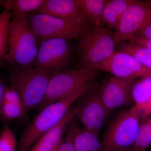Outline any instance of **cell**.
<instances>
[{
  "instance_id": "2",
  "label": "cell",
  "mask_w": 151,
  "mask_h": 151,
  "mask_svg": "<svg viewBox=\"0 0 151 151\" xmlns=\"http://www.w3.org/2000/svg\"><path fill=\"white\" fill-rule=\"evenodd\" d=\"M29 26L39 45L49 39L78 40L93 25L81 18H58L33 12L26 15Z\"/></svg>"
},
{
  "instance_id": "16",
  "label": "cell",
  "mask_w": 151,
  "mask_h": 151,
  "mask_svg": "<svg viewBox=\"0 0 151 151\" xmlns=\"http://www.w3.org/2000/svg\"><path fill=\"white\" fill-rule=\"evenodd\" d=\"M107 0H78L79 8L94 26L102 27L103 10Z\"/></svg>"
},
{
  "instance_id": "19",
  "label": "cell",
  "mask_w": 151,
  "mask_h": 151,
  "mask_svg": "<svg viewBox=\"0 0 151 151\" xmlns=\"http://www.w3.org/2000/svg\"><path fill=\"white\" fill-rule=\"evenodd\" d=\"M151 96V74L136 79L131 89V97L135 106L142 105Z\"/></svg>"
},
{
  "instance_id": "23",
  "label": "cell",
  "mask_w": 151,
  "mask_h": 151,
  "mask_svg": "<svg viewBox=\"0 0 151 151\" xmlns=\"http://www.w3.org/2000/svg\"><path fill=\"white\" fill-rule=\"evenodd\" d=\"M28 113L22 101L3 102L1 108V119L3 121L23 119Z\"/></svg>"
},
{
  "instance_id": "4",
  "label": "cell",
  "mask_w": 151,
  "mask_h": 151,
  "mask_svg": "<svg viewBox=\"0 0 151 151\" xmlns=\"http://www.w3.org/2000/svg\"><path fill=\"white\" fill-rule=\"evenodd\" d=\"M78 41V62L76 69H90L116 51L114 32L105 27H91Z\"/></svg>"
},
{
  "instance_id": "7",
  "label": "cell",
  "mask_w": 151,
  "mask_h": 151,
  "mask_svg": "<svg viewBox=\"0 0 151 151\" xmlns=\"http://www.w3.org/2000/svg\"><path fill=\"white\" fill-rule=\"evenodd\" d=\"M140 124V115L136 106L119 113L103 136L102 151L132 146L137 139Z\"/></svg>"
},
{
  "instance_id": "30",
  "label": "cell",
  "mask_w": 151,
  "mask_h": 151,
  "mask_svg": "<svg viewBox=\"0 0 151 151\" xmlns=\"http://www.w3.org/2000/svg\"><path fill=\"white\" fill-rule=\"evenodd\" d=\"M112 151H134V150L132 148V146H129V147L120 148Z\"/></svg>"
},
{
  "instance_id": "31",
  "label": "cell",
  "mask_w": 151,
  "mask_h": 151,
  "mask_svg": "<svg viewBox=\"0 0 151 151\" xmlns=\"http://www.w3.org/2000/svg\"><path fill=\"white\" fill-rule=\"evenodd\" d=\"M148 6L150 7L151 9V0H149V1H145L144 2Z\"/></svg>"
},
{
  "instance_id": "6",
  "label": "cell",
  "mask_w": 151,
  "mask_h": 151,
  "mask_svg": "<svg viewBox=\"0 0 151 151\" xmlns=\"http://www.w3.org/2000/svg\"><path fill=\"white\" fill-rule=\"evenodd\" d=\"M99 72L92 69H75L52 73L46 94L38 108L40 111L94 82Z\"/></svg>"
},
{
  "instance_id": "3",
  "label": "cell",
  "mask_w": 151,
  "mask_h": 151,
  "mask_svg": "<svg viewBox=\"0 0 151 151\" xmlns=\"http://www.w3.org/2000/svg\"><path fill=\"white\" fill-rule=\"evenodd\" d=\"M38 51L37 40L29 26L26 16L12 17L5 60L10 66L32 68Z\"/></svg>"
},
{
  "instance_id": "12",
  "label": "cell",
  "mask_w": 151,
  "mask_h": 151,
  "mask_svg": "<svg viewBox=\"0 0 151 151\" xmlns=\"http://www.w3.org/2000/svg\"><path fill=\"white\" fill-rule=\"evenodd\" d=\"M135 80L113 76L103 81L99 91L102 102L109 114L117 108L131 105V89Z\"/></svg>"
},
{
  "instance_id": "27",
  "label": "cell",
  "mask_w": 151,
  "mask_h": 151,
  "mask_svg": "<svg viewBox=\"0 0 151 151\" xmlns=\"http://www.w3.org/2000/svg\"><path fill=\"white\" fill-rule=\"evenodd\" d=\"M128 42L138 46L146 47L151 49V41L144 39L137 36H132L129 39Z\"/></svg>"
},
{
  "instance_id": "26",
  "label": "cell",
  "mask_w": 151,
  "mask_h": 151,
  "mask_svg": "<svg viewBox=\"0 0 151 151\" xmlns=\"http://www.w3.org/2000/svg\"><path fill=\"white\" fill-rule=\"evenodd\" d=\"M136 107L139 112L141 122H142L151 115V96L146 103L140 106Z\"/></svg>"
},
{
  "instance_id": "21",
  "label": "cell",
  "mask_w": 151,
  "mask_h": 151,
  "mask_svg": "<svg viewBox=\"0 0 151 151\" xmlns=\"http://www.w3.org/2000/svg\"><path fill=\"white\" fill-rule=\"evenodd\" d=\"M151 145V115L141 122L136 141L132 146L134 151H145Z\"/></svg>"
},
{
  "instance_id": "9",
  "label": "cell",
  "mask_w": 151,
  "mask_h": 151,
  "mask_svg": "<svg viewBox=\"0 0 151 151\" xmlns=\"http://www.w3.org/2000/svg\"><path fill=\"white\" fill-rule=\"evenodd\" d=\"M151 23V9L145 2L134 0L123 14L114 32L115 46L126 42Z\"/></svg>"
},
{
  "instance_id": "24",
  "label": "cell",
  "mask_w": 151,
  "mask_h": 151,
  "mask_svg": "<svg viewBox=\"0 0 151 151\" xmlns=\"http://www.w3.org/2000/svg\"><path fill=\"white\" fill-rule=\"evenodd\" d=\"M17 143L13 131L5 125L0 134V151H17Z\"/></svg>"
},
{
  "instance_id": "5",
  "label": "cell",
  "mask_w": 151,
  "mask_h": 151,
  "mask_svg": "<svg viewBox=\"0 0 151 151\" xmlns=\"http://www.w3.org/2000/svg\"><path fill=\"white\" fill-rule=\"evenodd\" d=\"M10 66L11 86L18 93L27 111L39 108L46 94L52 73L32 68Z\"/></svg>"
},
{
  "instance_id": "22",
  "label": "cell",
  "mask_w": 151,
  "mask_h": 151,
  "mask_svg": "<svg viewBox=\"0 0 151 151\" xmlns=\"http://www.w3.org/2000/svg\"><path fill=\"white\" fill-rule=\"evenodd\" d=\"M45 0H12L11 1L12 17L26 15L37 11Z\"/></svg>"
},
{
  "instance_id": "29",
  "label": "cell",
  "mask_w": 151,
  "mask_h": 151,
  "mask_svg": "<svg viewBox=\"0 0 151 151\" xmlns=\"http://www.w3.org/2000/svg\"><path fill=\"white\" fill-rule=\"evenodd\" d=\"M1 77L0 76V119H1V108L2 104L3 97L6 89L8 87Z\"/></svg>"
},
{
  "instance_id": "20",
  "label": "cell",
  "mask_w": 151,
  "mask_h": 151,
  "mask_svg": "<svg viewBox=\"0 0 151 151\" xmlns=\"http://www.w3.org/2000/svg\"><path fill=\"white\" fill-rule=\"evenodd\" d=\"M118 51L130 55L146 67L151 69V49L138 46L129 42H123L117 46Z\"/></svg>"
},
{
  "instance_id": "32",
  "label": "cell",
  "mask_w": 151,
  "mask_h": 151,
  "mask_svg": "<svg viewBox=\"0 0 151 151\" xmlns=\"http://www.w3.org/2000/svg\"><path fill=\"white\" fill-rule=\"evenodd\" d=\"M60 146V145L59 147H58L57 148H56L55 149H54V150H51L50 151H59Z\"/></svg>"
},
{
  "instance_id": "18",
  "label": "cell",
  "mask_w": 151,
  "mask_h": 151,
  "mask_svg": "<svg viewBox=\"0 0 151 151\" xmlns=\"http://www.w3.org/2000/svg\"><path fill=\"white\" fill-rule=\"evenodd\" d=\"M76 151H102V144L94 133L77 127L74 136Z\"/></svg>"
},
{
  "instance_id": "17",
  "label": "cell",
  "mask_w": 151,
  "mask_h": 151,
  "mask_svg": "<svg viewBox=\"0 0 151 151\" xmlns=\"http://www.w3.org/2000/svg\"><path fill=\"white\" fill-rule=\"evenodd\" d=\"M4 10L0 13V63L5 60L9 47V32L12 12L11 1L2 2Z\"/></svg>"
},
{
  "instance_id": "25",
  "label": "cell",
  "mask_w": 151,
  "mask_h": 151,
  "mask_svg": "<svg viewBox=\"0 0 151 151\" xmlns=\"http://www.w3.org/2000/svg\"><path fill=\"white\" fill-rule=\"evenodd\" d=\"M78 126L73 121L70 122L68 127L65 140L62 142L59 151H76L74 146V137L76 131Z\"/></svg>"
},
{
  "instance_id": "1",
  "label": "cell",
  "mask_w": 151,
  "mask_h": 151,
  "mask_svg": "<svg viewBox=\"0 0 151 151\" xmlns=\"http://www.w3.org/2000/svg\"><path fill=\"white\" fill-rule=\"evenodd\" d=\"M97 87L91 82L61 100L51 103L39 113L23 130L17 151H29L42 136L55 127L65 116L73 103Z\"/></svg>"
},
{
  "instance_id": "14",
  "label": "cell",
  "mask_w": 151,
  "mask_h": 151,
  "mask_svg": "<svg viewBox=\"0 0 151 151\" xmlns=\"http://www.w3.org/2000/svg\"><path fill=\"white\" fill-rule=\"evenodd\" d=\"M35 12L55 17H78L88 20L79 8L78 0H45Z\"/></svg>"
},
{
  "instance_id": "13",
  "label": "cell",
  "mask_w": 151,
  "mask_h": 151,
  "mask_svg": "<svg viewBox=\"0 0 151 151\" xmlns=\"http://www.w3.org/2000/svg\"><path fill=\"white\" fill-rule=\"evenodd\" d=\"M78 108L79 105L71 107L63 119L42 135L29 151H50L59 147L65 128L76 116Z\"/></svg>"
},
{
  "instance_id": "8",
  "label": "cell",
  "mask_w": 151,
  "mask_h": 151,
  "mask_svg": "<svg viewBox=\"0 0 151 151\" xmlns=\"http://www.w3.org/2000/svg\"><path fill=\"white\" fill-rule=\"evenodd\" d=\"M39 45L32 68L50 73L66 69L72 57L69 40L55 38L44 41Z\"/></svg>"
},
{
  "instance_id": "11",
  "label": "cell",
  "mask_w": 151,
  "mask_h": 151,
  "mask_svg": "<svg viewBox=\"0 0 151 151\" xmlns=\"http://www.w3.org/2000/svg\"><path fill=\"white\" fill-rule=\"evenodd\" d=\"M109 115L101 100L99 89L95 88L79 104L76 116L81 122L82 129L98 136Z\"/></svg>"
},
{
  "instance_id": "28",
  "label": "cell",
  "mask_w": 151,
  "mask_h": 151,
  "mask_svg": "<svg viewBox=\"0 0 151 151\" xmlns=\"http://www.w3.org/2000/svg\"><path fill=\"white\" fill-rule=\"evenodd\" d=\"M134 35L147 40L151 41V23L146 26Z\"/></svg>"
},
{
  "instance_id": "10",
  "label": "cell",
  "mask_w": 151,
  "mask_h": 151,
  "mask_svg": "<svg viewBox=\"0 0 151 151\" xmlns=\"http://www.w3.org/2000/svg\"><path fill=\"white\" fill-rule=\"evenodd\" d=\"M90 69L109 72L119 78L134 79L151 74V69L130 55L119 51H115L107 59Z\"/></svg>"
},
{
  "instance_id": "15",
  "label": "cell",
  "mask_w": 151,
  "mask_h": 151,
  "mask_svg": "<svg viewBox=\"0 0 151 151\" xmlns=\"http://www.w3.org/2000/svg\"><path fill=\"white\" fill-rule=\"evenodd\" d=\"M134 0H110L105 4L103 14V26L117 29L123 14Z\"/></svg>"
}]
</instances>
